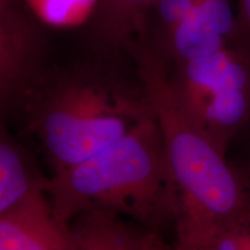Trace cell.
<instances>
[{
    "instance_id": "cell-1",
    "label": "cell",
    "mask_w": 250,
    "mask_h": 250,
    "mask_svg": "<svg viewBox=\"0 0 250 250\" xmlns=\"http://www.w3.org/2000/svg\"><path fill=\"white\" fill-rule=\"evenodd\" d=\"M122 55L48 66L20 114L52 174L102 151L155 115L138 72L120 67Z\"/></svg>"
},
{
    "instance_id": "cell-2",
    "label": "cell",
    "mask_w": 250,
    "mask_h": 250,
    "mask_svg": "<svg viewBox=\"0 0 250 250\" xmlns=\"http://www.w3.org/2000/svg\"><path fill=\"white\" fill-rule=\"evenodd\" d=\"M127 55L151 98L179 199L174 250H195L250 208V189L213 143L189 121L171 93L167 66L145 39Z\"/></svg>"
},
{
    "instance_id": "cell-3",
    "label": "cell",
    "mask_w": 250,
    "mask_h": 250,
    "mask_svg": "<svg viewBox=\"0 0 250 250\" xmlns=\"http://www.w3.org/2000/svg\"><path fill=\"white\" fill-rule=\"evenodd\" d=\"M50 201L61 220L104 212L152 230L176 221L179 199L154 116L86 160L51 174Z\"/></svg>"
},
{
    "instance_id": "cell-4",
    "label": "cell",
    "mask_w": 250,
    "mask_h": 250,
    "mask_svg": "<svg viewBox=\"0 0 250 250\" xmlns=\"http://www.w3.org/2000/svg\"><path fill=\"white\" fill-rule=\"evenodd\" d=\"M184 115L224 154L250 124V51L230 46L167 67Z\"/></svg>"
},
{
    "instance_id": "cell-5",
    "label": "cell",
    "mask_w": 250,
    "mask_h": 250,
    "mask_svg": "<svg viewBox=\"0 0 250 250\" xmlns=\"http://www.w3.org/2000/svg\"><path fill=\"white\" fill-rule=\"evenodd\" d=\"M49 65L42 29L17 0H0V107L20 114Z\"/></svg>"
},
{
    "instance_id": "cell-6",
    "label": "cell",
    "mask_w": 250,
    "mask_h": 250,
    "mask_svg": "<svg viewBox=\"0 0 250 250\" xmlns=\"http://www.w3.org/2000/svg\"><path fill=\"white\" fill-rule=\"evenodd\" d=\"M149 45L167 67L230 46H242L236 0H196L184 20L161 41Z\"/></svg>"
},
{
    "instance_id": "cell-7",
    "label": "cell",
    "mask_w": 250,
    "mask_h": 250,
    "mask_svg": "<svg viewBox=\"0 0 250 250\" xmlns=\"http://www.w3.org/2000/svg\"><path fill=\"white\" fill-rule=\"evenodd\" d=\"M0 250H78L71 224L55 213L48 192L0 212Z\"/></svg>"
},
{
    "instance_id": "cell-8",
    "label": "cell",
    "mask_w": 250,
    "mask_h": 250,
    "mask_svg": "<svg viewBox=\"0 0 250 250\" xmlns=\"http://www.w3.org/2000/svg\"><path fill=\"white\" fill-rule=\"evenodd\" d=\"M154 0H99L93 18L87 23L94 52L127 54L144 35L146 15Z\"/></svg>"
},
{
    "instance_id": "cell-9",
    "label": "cell",
    "mask_w": 250,
    "mask_h": 250,
    "mask_svg": "<svg viewBox=\"0 0 250 250\" xmlns=\"http://www.w3.org/2000/svg\"><path fill=\"white\" fill-rule=\"evenodd\" d=\"M45 179L28 152L1 125L0 133V212L27 199L48 192Z\"/></svg>"
},
{
    "instance_id": "cell-10",
    "label": "cell",
    "mask_w": 250,
    "mask_h": 250,
    "mask_svg": "<svg viewBox=\"0 0 250 250\" xmlns=\"http://www.w3.org/2000/svg\"><path fill=\"white\" fill-rule=\"evenodd\" d=\"M73 221L78 250H143L144 232L127 226L118 215L89 212Z\"/></svg>"
},
{
    "instance_id": "cell-11",
    "label": "cell",
    "mask_w": 250,
    "mask_h": 250,
    "mask_svg": "<svg viewBox=\"0 0 250 250\" xmlns=\"http://www.w3.org/2000/svg\"><path fill=\"white\" fill-rule=\"evenodd\" d=\"M34 17L54 28H74L87 24L99 0H27Z\"/></svg>"
},
{
    "instance_id": "cell-12",
    "label": "cell",
    "mask_w": 250,
    "mask_h": 250,
    "mask_svg": "<svg viewBox=\"0 0 250 250\" xmlns=\"http://www.w3.org/2000/svg\"><path fill=\"white\" fill-rule=\"evenodd\" d=\"M196 0H154L145 21L144 37L155 44L190 14Z\"/></svg>"
},
{
    "instance_id": "cell-13",
    "label": "cell",
    "mask_w": 250,
    "mask_h": 250,
    "mask_svg": "<svg viewBox=\"0 0 250 250\" xmlns=\"http://www.w3.org/2000/svg\"><path fill=\"white\" fill-rule=\"evenodd\" d=\"M240 42L250 51V0H236Z\"/></svg>"
},
{
    "instance_id": "cell-14",
    "label": "cell",
    "mask_w": 250,
    "mask_h": 250,
    "mask_svg": "<svg viewBox=\"0 0 250 250\" xmlns=\"http://www.w3.org/2000/svg\"><path fill=\"white\" fill-rule=\"evenodd\" d=\"M143 250H174L161 239L155 230L144 232Z\"/></svg>"
},
{
    "instance_id": "cell-15",
    "label": "cell",
    "mask_w": 250,
    "mask_h": 250,
    "mask_svg": "<svg viewBox=\"0 0 250 250\" xmlns=\"http://www.w3.org/2000/svg\"><path fill=\"white\" fill-rule=\"evenodd\" d=\"M249 126H250V124H249V125H248V127H249Z\"/></svg>"
}]
</instances>
